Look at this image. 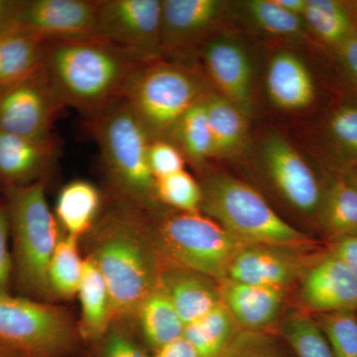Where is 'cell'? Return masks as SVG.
<instances>
[{
	"label": "cell",
	"mask_w": 357,
	"mask_h": 357,
	"mask_svg": "<svg viewBox=\"0 0 357 357\" xmlns=\"http://www.w3.org/2000/svg\"><path fill=\"white\" fill-rule=\"evenodd\" d=\"M161 28L159 0H103L98 4L93 36L145 63L161 56Z\"/></svg>",
	"instance_id": "9c48e42d"
},
{
	"label": "cell",
	"mask_w": 357,
	"mask_h": 357,
	"mask_svg": "<svg viewBox=\"0 0 357 357\" xmlns=\"http://www.w3.org/2000/svg\"><path fill=\"white\" fill-rule=\"evenodd\" d=\"M86 119L105 173L121 201L141 211L154 208L158 199L148 162L151 138L128 102L121 98Z\"/></svg>",
	"instance_id": "3957f363"
},
{
	"label": "cell",
	"mask_w": 357,
	"mask_h": 357,
	"mask_svg": "<svg viewBox=\"0 0 357 357\" xmlns=\"http://www.w3.org/2000/svg\"><path fill=\"white\" fill-rule=\"evenodd\" d=\"M7 208L16 285L29 299L48 302L49 265L61 237L47 203L44 181L9 185Z\"/></svg>",
	"instance_id": "5b68a950"
},
{
	"label": "cell",
	"mask_w": 357,
	"mask_h": 357,
	"mask_svg": "<svg viewBox=\"0 0 357 357\" xmlns=\"http://www.w3.org/2000/svg\"><path fill=\"white\" fill-rule=\"evenodd\" d=\"M77 296L82 309L77 325L79 337L84 344L98 347L114 324V314L105 279L89 257L84 259Z\"/></svg>",
	"instance_id": "44dd1931"
},
{
	"label": "cell",
	"mask_w": 357,
	"mask_h": 357,
	"mask_svg": "<svg viewBox=\"0 0 357 357\" xmlns=\"http://www.w3.org/2000/svg\"><path fill=\"white\" fill-rule=\"evenodd\" d=\"M0 357H22L13 349L0 342Z\"/></svg>",
	"instance_id": "bcb514c9"
},
{
	"label": "cell",
	"mask_w": 357,
	"mask_h": 357,
	"mask_svg": "<svg viewBox=\"0 0 357 357\" xmlns=\"http://www.w3.org/2000/svg\"><path fill=\"white\" fill-rule=\"evenodd\" d=\"M204 98L183 115L171 136L177 141V146L184 156L197 164L213 157V137Z\"/></svg>",
	"instance_id": "f1b7e54d"
},
{
	"label": "cell",
	"mask_w": 357,
	"mask_h": 357,
	"mask_svg": "<svg viewBox=\"0 0 357 357\" xmlns=\"http://www.w3.org/2000/svg\"><path fill=\"white\" fill-rule=\"evenodd\" d=\"M141 63L96 36L58 38L47 42L43 70L64 107L89 119L123 98Z\"/></svg>",
	"instance_id": "7a4b0ae2"
},
{
	"label": "cell",
	"mask_w": 357,
	"mask_h": 357,
	"mask_svg": "<svg viewBox=\"0 0 357 357\" xmlns=\"http://www.w3.org/2000/svg\"><path fill=\"white\" fill-rule=\"evenodd\" d=\"M218 0L162 1V53L182 50L198 41L222 13Z\"/></svg>",
	"instance_id": "ac0fdd59"
},
{
	"label": "cell",
	"mask_w": 357,
	"mask_h": 357,
	"mask_svg": "<svg viewBox=\"0 0 357 357\" xmlns=\"http://www.w3.org/2000/svg\"><path fill=\"white\" fill-rule=\"evenodd\" d=\"M49 40L20 29L0 36V89L37 74L43 67L45 48Z\"/></svg>",
	"instance_id": "7402d4cb"
},
{
	"label": "cell",
	"mask_w": 357,
	"mask_h": 357,
	"mask_svg": "<svg viewBox=\"0 0 357 357\" xmlns=\"http://www.w3.org/2000/svg\"><path fill=\"white\" fill-rule=\"evenodd\" d=\"M241 331L220 303L203 318L185 326L183 337L199 357H222Z\"/></svg>",
	"instance_id": "484cf974"
},
{
	"label": "cell",
	"mask_w": 357,
	"mask_h": 357,
	"mask_svg": "<svg viewBox=\"0 0 357 357\" xmlns=\"http://www.w3.org/2000/svg\"><path fill=\"white\" fill-rule=\"evenodd\" d=\"M135 318L143 344L151 354L183 337L184 323L159 285L143 301Z\"/></svg>",
	"instance_id": "603a6c76"
},
{
	"label": "cell",
	"mask_w": 357,
	"mask_h": 357,
	"mask_svg": "<svg viewBox=\"0 0 357 357\" xmlns=\"http://www.w3.org/2000/svg\"><path fill=\"white\" fill-rule=\"evenodd\" d=\"M222 357H291L269 332L241 331Z\"/></svg>",
	"instance_id": "e575fe53"
},
{
	"label": "cell",
	"mask_w": 357,
	"mask_h": 357,
	"mask_svg": "<svg viewBox=\"0 0 357 357\" xmlns=\"http://www.w3.org/2000/svg\"><path fill=\"white\" fill-rule=\"evenodd\" d=\"M303 20L319 39L335 47L354 30L347 9L335 0H306Z\"/></svg>",
	"instance_id": "f546056e"
},
{
	"label": "cell",
	"mask_w": 357,
	"mask_h": 357,
	"mask_svg": "<svg viewBox=\"0 0 357 357\" xmlns=\"http://www.w3.org/2000/svg\"><path fill=\"white\" fill-rule=\"evenodd\" d=\"M79 239L61 237L49 265V286L52 298L70 300L77 295L84 259L79 253Z\"/></svg>",
	"instance_id": "83f0119b"
},
{
	"label": "cell",
	"mask_w": 357,
	"mask_h": 357,
	"mask_svg": "<svg viewBox=\"0 0 357 357\" xmlns=\"http://www.w3.org/2000/svg\"><path fill=\"white\" fill-rule=\"evenodd\" d=\"M266 88L271 102L284 110L307 109L314 100V84L307 66L289 51L275 54L268 66Z\"/></svg>",
	"instance_id": "ffe728a7"
},
{
	"label": "cell",
	"mask_w": 357,
	"mask_h": 357,
	"mask_svg": "<svg viewBox=\"0 0 357 357\" xmlns=\"http://www.w3.org/2000/svg\"><path fill=\"white\" fill-rule=\"evenodd\" d=\"M157 199L182 213H201V185L185 172L172 174L156 180Z\"/></svg>",
	"instance_id": "d6a6232c"
},
{
	"label": "cell",
	"mask_w": 357,
	"mask_h": 357,
	"mask_svg": "<svg viewBox=\"0 0 357 357\" xmlns=\"http://www.w3.org/2000/svg\"><path fill=\"white\" fill-rule=\"evenodd\" d=\"M203 59L220 96L248 114L251 109L252 72L243 47L229 39L213 40L204 45Z\"/></svg>",
	"instance_id": "2e32d148"
},
{
	"label": "cell",
	"mask_w": 357,
	"mask_h": 357,
	"mask_svg": "<svg viewBox=\"0 0 357 357\" xmlns=\"http://www.w3.org/2000/svg\"><path fill=\"white\" fill-rule=\"evenodd\" d=\"M0 342L22 357H77L84 344L66 310L11 295L0 297Z\"/></svg>",
	"instance_id": "ba28073f"
},
{
	"label": "cell",
	"mask_w": 357,
	"mask_h": 357,
	"mask_svg": "<svg viewBox=\"0 0 357 357\" xmlns=\"http://www.w3.org/2000/svg\"><path fill=\"white\" fill-rule=\"evenodd\" d=\"M98 4L91 0H23L16 29L47 39L93 36Z\"/></svg>",
	"instance_id": "5bb4252c"
},
{
	"label": "cell",
	"mask_w": 357,
	"mask_h": 357,
	"mask_svg": "<svg viewBox=\"0 0 357 357\" xmlns=\"http://www.w3.org/2000/svg\"><path fill=\"white\" fill-rule=\"evenodd\" d=\"M89 253L112 300L114 323L134 318L158 287L164 262L142 211L121 201L89 230Z\"/></svg>",
	"instance_id": "6da1fadb"
},
{
	"label": "cell",
	"mask_w": 357,
	"mask_h": 357,
	"mask_svg": "<svg viewBox=\"0 0 357 357\" xmlns=\"http://www.w3.org/2000/svg\"><path fill=\"white\" fill-rule=\"evenodd\" d=\"M342 62L357 84V31L354 32L337 47Z\"/></svg>",
	"instance_id": "b9f144b4"
},
{
	"label": "cell",
	"mask_w": 357,
	"mask_h": 357,
	"mask_svg": "<svg viewBox=\"0 0 357 357\" xmlns=\"http://www.w3.org/2000/svg\"><path fill=\"white\" fill-rule=\"evenodd\" d=\"M152 357H199L184 337L178 338L152 354Z\"/></svg>",
	"instance_id": "7bdbcfd3"
},
{
	"label": "cell",
	"mask_w": 357,
	"mask_h": 357,
	"mask_svg": "<svg viewBox=\"0 0 357 357\" xmlns=\"http://www.w3.org/2000/svg\"><path fill=\"white\" fill-rule=\"evenodd\" d=\"M279 333L296 357H335L309 312H292L280 325Z\"/></svg>",
	"instance_id": "4dcf8cb0"
},
{
	"label": "cell",
	"mask_w": 357,
	"mask_h": 357,
	"mask_svg": "<svg viewBox=\"0 0 357 357\" xmlns=\"http://www.w3.org/2000/svg\"><path fill=\"white\" fill-rule=\"evenodd\" d=\"M263 159L272 183L294 208L307 215L319 213L324 189L311 167L280 134L268 136Z\"/></svg>",
	"instance_id": "7c38bea8"
},
{
	"label": "cell",
	"mask_w": 357,
	"mask_h": 357,
	"mask_svg": "<svg viewBox=\"0 0 357 357\" xmlns=\"http://www.w3.org/2000/svg\"><path fill=\"white\" fill-rule=\"evenodd\" d=\"M102 206V197L95 185L83 180L66 185L59 194L56 218L67 236L79 237L93 229Z\"/></svg>",
	"instance_id": "cb8c5ba5"
},
{
	"label": "cell",
	"mask_w": 357,
	"mask_h": 357,
	"mask_svg": "<svg viewBox=\"0 0 357 357\" xmlns=\"http://www.w3.org/2000/svg\"><path fill=\"white\" fill-rule=\"evenodd\" d=\"M328 249L357 277V232L328 243Z\"/></svg>",
	"instance_id": "ab89813d"
},
{
	"label": "cell",
	"mask_w": 357,
	"mask_h": 357,
	"mask_svg": "<svg viewBox=\"0 0 357 357\" xmlns=\"http://www.w3.org/2000/svg\"><path fill=\"white\" fill-rule=\"evenodd\" d=\"M218 287L222 304L245 332H268L281 314L287 291L229 278L218 282Z\"/></svg>",
	"instance_id": "9a60e30c"
},
{
	"label": "cell",
	"mask_w": 357,
	"mask_h": 357,
	"mask_svg": "<svg viewBox=\"0 0 357 357\" xmlns=\"http://www.w3.org/2000/svg\"><path fill=\"white\" fill-rule=\"evenodd\" d=\"M302 251L311 250L265 244L244 245L234 256L227 278L287 290L296 281L301 280L309 265L325 252L309 257L303 255Z\"/></svg>",
	"instance_id": "8fae6325"
},
{
	"label": "cell",
	"mask_w": 357,
	"mask_h": 357,
	"mask_svg": "<svg viewBox=\"0 0 357 357\" xmlns=\"http://www.w3.org/2000/svg\"><path fill=\"white\" fill-rule=\"evenodd\" d=\"M64 107L42 67L29 79L0 89V131L25 137H49Z\"/></svg>",
	"instance_id": "30bf717a"
},
{
	"label": "cell",
	"mask_w": 357,
	"mask_h": 357,
	"mask_svg": "<svg viewBox=\"0 0 357 357\" xmlns=\"http://www.w3.org/2000/svg\"><path fill=\"white\" fill-rule=\"evenodd\" d=\"M252 20L265 31L284 37H301L305 32V21L301 16L288 13L275 0H252L248 2Z\"/></svg>",
	"instance_id": "836d02e7"
},
{
	"label": "cell",
	"mask_w": 357,
	"mask_h": 357,
	"mask_svg": "<svg viewBox=\"0 0 357 357\" xmlns=\"http://www.w3.org/2000/svg\"><path fill=\"white\" fill-rule=\"evenodd\" d=\"M159 286L185 326L203 318L222 303L218 281L184 268L164 265Z\"/></svg>",
	"instance_id": "d6986e66"
},
{
	"label": "cell",
	"mask_w": 357,
	"mask_h": 357,
	"mask_svg": "<svg viewBox=\"0 0 357 357\" xmlns=\"http://www.w3.org/2000/svg\"><path fill=\"white\" fill-rule=\"evenodd\" d=\"M96 356L152 357V354L126 326L121 325V323H114L98 344Z\"/></svg>",
	"instance_id": "d590c367"
},
{
	"label": "cell",
	"mask_w": 357,
	"mask_h": 357,
	"mask_svg": "<svg viewBox=\"0 0 357 357\" xmlns=\"http://www.w3.org/2000/svg\"><path fill=\"white\" fill-rule=\"evenodd\" d=\"M58 154L55 136L31 138L0 131V177L9 185L40 181Z\"/></svg>",
	"instance_id": "e0dca14e"
},
{
	"label": "cell",
	"mask_w": 357,
	"mask_h": 357,
	"mask_svg": "<svg viewBox=\"0 0 357 357\" xmlns=\"http://www.w3.org/2000/svg\"><path fill=\"white\" fill-rule=\"evenodd\" d=\"M202 188L201 211L243 245L288 246L312 250L319 243L289 225L251 185L227 175H211Z\"/></svg>",
	"instance_id": "277c9868"
},
{
	"label": "cell",
	"mask_w": 357,
	"mask_h": 357,
	"mask_svg": "<svg viewBox=\"0 0 357 357\" xmlns=\"http://www.w3.org/2000/svg\"><path fill=\"white\" fill-rule=\"evenodd\" d=\"M328 133L333 142L342 152L349 155V158L357 161V107L356 105H344L333 112L328 121Z\"/></svg>",
	"instance_id": "8d00e7d4"
},
{
	"label": "cell",
	"mask_w": 357,
	"mask_h": 357,
	"mask_svg": "<svg viewBox=\"0 0 357 357\" xmlns=\"http://www.w3.org/2000/svg\"><path fill=\"white\" fill-rule=\"evenodd\" d=\"M204 96L191 70L159 58L136 68L123 98L151 140H168L183 115Z\"/></svg>",
	"instance_id": "8992f818"
},
{
	"label": "cell",
	"mask_w": 357,
	"mask_h": 357,
	"mask_svg": "<svg viewBox=\"0 0 357 357\" xmlns=\"http://www.w3.org/2000/svg\"><path fill=\"white\" fill-rule=\"evenodd\" d=\"M282 8L287 10L288 13L295 14V15L303 17L306 0H275Z\"/></svg>",
	"instance_id": "ee69618b"
},
{
	"label": "cell",
	"mask_w": 357,
	"mask_h": 357,
	"mask_svg": "<svg viewBox=\"0 0 357 357\" xmlns=\"http://www.w3.org/2000/svg\"><path fill=\"white\" fill-rule=\"evenodd\" d=\"M318 217L328 244L357 232V191L342 176L324 190Z\"/></svg>",
	"instance_id": "d4e9b609"
},
{
	"label": "cell",
	"mask_w": 357,
	"mask_h": 357,
	"mask_svg": "<svg viewBox=\"0 0 357 357\" xmlns=\"http://www.w3.org/2000/svg\"><path fill=\"white\" fill-rule=\"evenodd\" d=\"M335 357H357V311L312 314Z\"/></svg>",
	"instance_id": "1f68e13d"
},
{
	"label": "cell",
	"mask_w": 357,
	"mask_h": 357,
	"mask_svg": "<svg viewBox=\"0 0 357 357\" xmlns=\"http://www.w3.org/2000/svg\"><path fill=\"white\" fill-rule=\"evenodd\" d=\"M10 222L7 206H0V297L10 295L13 278V257L9 250Z\"/></svg>",
	"instance_id": "f35d334b"
},
{
	"label": "cell",
	"mask_w": 357,
	"mask_h": 357,
	"mask_svg": "<svg viewBox=\"0 0 357 357\" xmlns=\"http://www.w3.org/2000/svg\"><path fill=\"white\" fill-rule=\"evenodd\" d=\"M23 0H0V36L16 29Z\"/></svg>",
	"instance_id": "60d3db41"
},
{
	"label": "cell",
	"mask_w": 357,
	"mask_h": 357,
	"mask_svg": "<svg viewBox=\"0 0 357 357\" xmlns=\"http://www.w3.org/2000/svg\"><path fill=\"white\" fill-rule=\"evenodd\" d=\"M148 162L157 180L184 170L185 156L171 141L154 139L148 148Z\"/></svg>",
	"instance_id": "74e56055"
},
{
	"label": "cell",
	"mask_w": 357,
	"mask_h": 357,
	"mask_svg": "<svg viewBox=\"0 0 357 357\" xmlns=\"http://www.w3.org/2000/svg\"><path fill=\"white\" fill-rule=\"evenodd\" d=\"M299 301L304 311L311 314L357 311V277L326 249L301 278Z\"/></svg>",
	"instance_id": "4fadbf2b"
},
{
	"label": "cell",
	"mask_w": 357,
	"mask_h": 357,
	"mask_svg": "<svg viewBox=\"0 0 357 357\" xmlns=\"http://www.w3.org/2000/svg\"><path fill=\"white\" fill-rule=\"evenodd\" d=\"M342 177H344L357 191V165L349 167V168L345 171Z\"/></svg>",
	"instance_id": "f6af8a7d"
},
{
	"label": "cell",
	"mask_w": 357,
	"mask_h": 357,
	"mask_svg": "<svg viewBox=\"0 0 357 357\" xmlns=\"http://www.w3.org/2000/svg\"><path fill=\"white\" fill-rule=\"evenodd\" d=\"M151 227L164 265L191 270L218 282L227 278L234 256L244 246L199 213H164Z\"/></svg>",
	"instance_id": "52a82bcc"
},
{
	"label": "cell",
	"mask_w": 357,
	"mask_h": 357,
	"mask_svg": "<svg viewBox=\"0 0 357 357\" xmlns=\"http://www.w3.org/2000/svg\"><path fill=\"white\" fill-rule=\"evenodd\" d=\"M204 103L213 137V156L234 153L245 139V114L220 95L206 96Z\"/></svg>",
	"instance_id": "4316f807"
}]
</instances>
